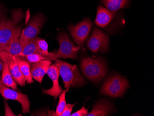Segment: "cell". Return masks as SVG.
<instances>
[{
  "label": "cell",
  "instance_id": "1",
  "mask_svg": "<svg viewBox=\"0 0 154 116\" xmlns=\"http://www.w3.org/2000/svg\"><path fill=\"white\" fill-rule=\"evenodd\" d=\"M24 15L20 8L13 10L9 18L4 17L0 21V51L8 46L18 24L22 21Z\"/></svg>",
  "mask_w": 154,
  "mask_h": 116
},
{
  "label": "cell",
  "instance_id": "2",
  "mask_svg": "<svg viewBox=\"0 0 154 116\" xmlns=\"http://www.w3.org/2000/svg\"><path fill=\"white\" fill-rule=\"evenodd\" d=\"M55 61V65L59 70L60 76L64 83L65 88L83 86L86 84V80L81 76L77 66L58 59Z\"/></svg>",
  "mask_w": 154,
  "mask_h": 116
},
{
  "label": "cell",
  "instance_id": "3",
  "mask_svg": "<svg viewBox=\"0 0 154 116\" xmlns=\"http://www.w3.org/2000/svg\"><path fill=\"white\" fill-rule=\"evenodd\" d=\"M80 66L84 76L93 82H99L107 74L106 64L99 58H85L81 61Z\"/></svg>",
  "mask_w": 154,
  "mask_h": 116
},
{
  "label": "cell",
  "instance_id": "4",
  "mask_svg": "<svg viewBox=\"0 0 154 116\" xmlns=\"http://www.w3.org/2000/svg\"><path fill=\"white\" fill-rule=\"evenodd\" d=\"M130 86L128 80L120 75L109 77L103 84L100 92L110 97H122Z\"/></svg>",
  "mask_w": 154,
  "mask_h": 116
},
{
  "label": "cell",
  "instance_id": "5",
  "mask_svg": "<svg viewBox=\"0 0 154 116\" xmlns=\"http://www.w3.org/2000/svg\"><path fill=\"white\" fill-rule=\"evenodd\" d=\"M57 40L59 43V49L57 53H53L51 60H55L59 58L77 59L80 47L75 45L69 36L64 32L59 34Z\"/></svg>",
  "mask_w": 154,
  "mask_h": 116
},
{
  "label": "cell",
  "instance_id": "6",
  "mask_svg": "<svg viewBox=\"0 0 154 116\" xmlns=\"http://www.w3.org/2000/svg\"><path fill=\"white\" fill-rule=\"evenodd\" d=\"M45 21V16L42 14L35 15L25 29L22 30L20 37V42L22 47L38 35Z\"/></svg>",
  "mask_w": 154,
  "mask_h": 116
},
{
  "label": "cell",
  "instance_id": "7",
  "mask_svg": "<svg viewBox=\"0 0 154 116\" xmlns=\"http://www.w3.org/2000/svg\"><path fill=\"white\" fill-rule=\"evenodd\" d=\"M86 45L93 52H106L109 49V36L100 29L95 27L87 40Z\"/></svg>",
  "mask_w": 154,
  "mask_h": 116
},
{
  "label": "cell",
  "instance_id": "8",
  "mask_svg": "<svg viewBox=\"0 0 154 116\" xmlns=\"http://www.w3.org/2000/svg\"><path fill=\"white\" fill-rule=\"evenodd\" d=\"M93 26L89 19H85L75 25H70L68 29L75 43L79 47H83Z\"/></svg>",
  "mask_w": 154,
  "mask_h": 116
},
{
  "label": "cell",
  "instance_id": "9",
  "mask_svg": "<svg viewBox=\"0 0 154 116\" xmlns=\"http://www.w3.org/2000/svg\"><path fill=\"white\" fill-rule=\"evenodd\" d=\"M0 93L6 100L11 99L19 102L24 114L30 113V101L27 95L6 86L2 81L1 76H0Z\"/></svg>",
  "mask_w": 154,
  "mask_h": 116
},
{
  "label": "cell",
  "instance_id": "10",
  "mask_svg": "<svg viewBox=\"0 0 154 116\" xmlns=\"http://www.w3.org/2000/svg\"><path fill=\"white\" fill-rule=\"evenodd\" d=\"M0 59L8 64L9 71L15 82L21 86H25L26 79L20 70L16 56L4 51H0Z\"/></svg>",
  "mask_w": 154,
  "mask_h": 116
},
{
  "label": "cell",
  "instance_id": "11",
  "mask_svg": "<svg viewBox=\"0 0 154 116\" xmlns=\"http://www.w3.org/2000/svg\"><path fill=\"white\" fill-rule=\"evenodd\" d=\"M46 74L53 81V86L48 89H43V93L54 97L56 100L63 91L59 83L60 73L58 67L54 64H51L48 67Z\"/></svg>",
  "mask_w": 154,
  "mask_h": 116
},
{
  "label": "cell",
  "instance_id": "12",
  "mask_svg": "<svg viewBox=\"0 0 154 116\" xmlns=\"http://www.w3.org/2000/svg\"><path fill=\"white\" fill-rule=\"evenodd\" d=\"M51 64V60H43L37 63H31V74L33 78L41 84Z\"/></svg>",
  "mask_w": 154,
  "mask_h": 116
},
{
  "label": "cell",
  "instance_id": "13",
  "mask_svg": "<svg viewBox=\"0 0 154 116\" xmlns=\"http://www.w3.org/2000/svg\"><path fill=\"white\" fill-rule=\"evenodd\" d=\"M23 26L18 25L9 44L2 51L8 52L14 56H19L22 52V47L20 42V37L22 32Z\"/></svg>",
  "mask_w": 154,
  "mask_h": 116
},
{
  "label": "cell",
  "instance_id": "14",
  "mask_svg": "<svg viewBox=\"0 0 154 116\" xmlns=\"http://www.w3.org/2000/svg\"><path fill=\"white\" fill-rule=\"evenodd\" d=\"M114 15V13L99 5L97 8L95 23L98 27L103 28L110 23Z\"/></svg>",
  "mask_w": 154,
  "mask_h": 116
},
{
  "label": "cell",
  "instance_id": "15",
  "mask_svg": "<svg viewBox=\"0 0 154 116\" xmlns=\"http://www.w3.org/2000/svg\"><path fill=\"white\" fill-rule=\"evenodd\" d=\"M112 107L109 101L101 100L95 104L92 111L87 116H108L111 111Z\"/></svg>",
  "mask_w": 154,
  "mask_h": 116
},
{
  "label": "cell",
  "instance_id": "16",
  "mask_svg": "<svg viewBox=\"0 0 154 116\" xmlns=\"http://www.w3.org/2000/svg\"><path fill=\"white\" fill-rule=\"evenodd\" d=\"M16 59L20 66V70L26 79L27 84L34 83L31 72V63L21 58L19 56H16Z\"/></svg>",
  "mask_w": 154,
  "mask_h": 116
},
{
  "label": "cell",
  "instance_id": "17",
  "mask_svg": "<svg viewBox=\"0 0 154 116\" xmlns=\"http://www.w3.org/2000/svg\"><path fill=\"white\" fill-rule=\"evenodd\" d=\"M2 81L6 86L12 88L14 90H18L17 83L13 78L9 71L8 65L4 63L1 76Z\"/></svg>",
  "mask_w": 154,
  "mask_h": 116
},
{
  "label": "cell",
  "instance_id": "18",
  "mask_svg": "<svg viewBox=\"0 0 154 116\" xmlns=\"http://www.w3.org/2000/svg\"><path fill=\"white\" fill-rule=\"evenodd\" d=\"M101 2L111 12H116L119 9L127 7L128 0H101Z\"/></svg>",
  "mask_w": 154,
  "mask_h": 116
},
{
  "label": "cell",
  "instance_id": "19",
  "mask_svg": "<svg viewBox=\"0 0 154 116\" xmlns=\"http://www.w3.org/2000/svg\"><path fill=\"white\" fill-rule=\"evenodd\" d=\"M35 42L41 54L50 58L51 61V56L53 53L48 52V45L45 40L37 37L35 38Z\"/></svg>",
  "mask_w": 154,
  "mask_h": 116
},
{
  "label": "cell",
  "instance_id": "20",
  "mask_svg": "<svg viewBox=\"0 0 154 116\" xmlns=\"http://www.w3.org/2000/svg\"><path fill=\"white\" fill-rule=\"evenodd\" d=\"M33 53L41 55L36 45L35 38L30 40L22 47V53L19 56H25L27 55L32 54Z\"/></svg>",
  "mask_w": 154,
  "mask_h": 116
},
{
  "label": "cell",
  "instance_id": "21",
  "mask_svg": "<svg viewBox=\"0 0 154 116\" xmlns=\"http://www.w3.org/2000/svg\"><path fill=\"white\" fill-rule=\"evenodd\" d=\"M69 89L70 87H67L66 89L63 91L59 95V101L55 111V116H61V113L63 111L64 109L66 104V92L69 91Z\"/></svg>",
  "mask_w": 154,
  "mask_h": 116
},
{
  "label": "cell",
  "instance_id": "22",
  "mask_svg": "<svg viewBox=\"0 0 154 116\" xmlns=\"http://www.w3.org/2000/svg\"><path fill=\"white\" fill-rule=\"evenodd\" d=\"M19 57L22 59L27 61L31 63H37L43 60H50V58L47 57L37 53L27 55L25 56H19Z\"/></svg>",
  "mask_w": 154,
  "mask_h": 116
},
{
  "label": "cell",
  "instance_id": "23",
  "mask_svg": "<svg viewBox=\"0 0 154 116\" xmlns=\"http://www.w3.org/2000/svg\"><path fill=\"white\" fill-rule=\"evenodd\" d=\"M75 104H66L64 109L63 111L61 113V116H69L71 114L73 107L75 105Z\"/></svg>",
  "mask_w": 154,
  "mask_h": 116
},
{
  "label": "cell",
  "instance_id": "24",
  "mask_svg": "<svg viewBox=\"0 0 154 116\" xmlns=\"http://www.w3.org/2000/svg\"><path fill=\"white\" fill-rule=\"evenodd\" d=\"M89 113L88 109L85 108V106H83L79 110L71 114V116H86Z\"/></svg>",
  "mask_w": 154,
  "mask_h": 116
},
{
  "label": "cell",
  "instance_id": "25",
  "mask_svg": "<svg viewBox=\"0 0 154 116\" xmlns=\"http://www.w3.org/2000/svg\"><path fill=\"white\" fill-rule=\"evenodd\" d=\"M4 104H5L4 105H5V116H16V115L13 112L11 108L8 105V104L7 103L6 101H4Z\"/></svg>",
  "mask_w": 154,
  "mask_h": 116
},
{
  "label": "cell",
  "instance_id": "26",
  "mask_svg": "<svg viewBox=\"0 0 154 116\" xmlns=\"http://www.w3.org/2000/svg\"><path fill=\"white\" fill-rule=\"evenodd\" d=\"M5 15H4V11H3L2 8L0 6V21L5 17Z\"/></svg>",
  "mask_w": 154,
  "mask_h": 116
},
{
  "label": "cell",
  "instance_id": "27",
  "mask_svg": "<svg viewBox=\"0 0 154 116\" xmlns=\"http://www.w3.org/2000/svg\"><path fill=\"white\" fill-rule=\"evenodd\" d=\"M3 65H4V63L2 62L1 60L0 59V72L2 71V68H3Z\"/></svg>",
  "mask_w": 154,
  "mask_h": 116
}]
</instances>
